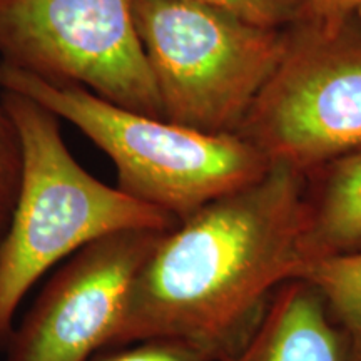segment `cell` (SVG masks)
Listing matches in <instances>:
<instances>
[{
  "instance_id": "cell-1",
  "label": "cell",
  "mask_w": 361,
  "mask_h": 361,
  "mask_svg": "<svg viewBox=\"0 0 361 361\" xmlns=\"http://www.w3.org/2000/svg\"><path fill=\"white\" fill-rule=\"evenodd\" d=\"M306 173L286 162L211 201L164 233L134 278L107 350L176 340L228 361L291 278L305 219Z\"/></svg>"
},
{
  "instance_id": "cell-2",
  "label": "cell",
  "mask_w": 361,
  "mask_h": 361,
  "mask_svg": "<svg viewBox=\"0 0 361 361\" xmlns=\"http://www.w3.org/2000/svg\"><path fill=\"white\" fill-rule=\"evenodd\" d=\"M0 104L22 146L19 194L0 241V348H6L17 310L49 269L107 234L168 233L179 221L87 173L66 146L59 117L34 99L4 90Z\"/></svg>"
},
{
  "instance_id": "cell-3",
  "label": "cell",
  "mask_w": 361,
  "mask_h": 361,
  "mask_svg": "<svg viewBox=\"0 0 361 361\" xmlns=\"http://www.w3.org/2000/svg\"><path fill=\"white\" fill-rule=\"evenodd\" d=\"M0 87L27 96L75 126L109 156L121 191L184 221L211 201L250 186L271 161L236 133L209 134L151 117L0 62Z\"/></svg>"
},
{
  "instance_id": "cell-4",
  "label": "cell",
  "mask_w": 361,
  "mask_h": 361,
  "mask_svg": "<svg viewBox=\"0 0 361 361\" xmlns=\"http://www.w3.org/2000/svg\"><path fill=\"white\" fill-rule=\"evenodd\" d=\"M133 16L162 119L209 134L239 133L290 44L196 0H133Z\"/></svg>"
},
{
  "instance_id": "cell-5",
  "label": "cell",
  "mask_w": 361,
  "mask_h": 361,
  "mask_svg": "<svg viewBox=\"0 0 361 361\" xmlns=\"http://www.w3.org/2000/svg\"><path fill=\"white\" fill-rule=\"evenodd\" d=\"M2 62L162 117L133 0H0Z\"/></svg>"
},
{
  "instance_id": "cell-6",
  "label": "cell",
  "mask_w": 361,
  "mask_h": 361,
  "mask_svg": "<svg viewBox=\"0 0 361 361\" xmlns=\"http://www.w3.org/2000/svg\"><path fill=\"white\" fill-rule=\"evenodd\" d=\"M238 134L303 173L360 149L361 35L313 25L290 39Z\"/></svg>"
},
{
  "instance_id": "cell-7",
  "label": "cell",
  "mask_w": 361,
  "mask_h": 361,
  "mask_svg": "<svg viewBox=\"0 0 361 361\" xmlns=\"http://www.w3.org/2000/svg\"><path fill=\"white\" fill-rule=\"evenodd\" d=\"M162 234L112 233L69 256L13 326L6 361H87L109 348L130 284Z\"/></svg>"
},
{
  "instance_id": "cell-8",
  "label": "cell",
  "mask_w": 361,
  "mask_h": 361,
  "mask_svg": "<svg viewBox=\"0 0 361 361\" xmlns=\"http://www.w3.org/2000/svg\"><path fill=\"white\" fill-rule=\"evenodd\" d=\"M228 361H350V346L322 293L295 278L274 291L250 341Z\"/></svg>"
},
{
  "instance_id": "cell-9",
  "label": "cell",
  "mask_w": 361,
  "mask_h": 361,
  "mask_svg": "<svg viewBox=\"0 0 361 361\" xmlns=\"http://www.w3.org/2000/svg\"><path fill=\"white\" fill-rule=\"evenodd\" d=\"M310 173L316 174V183L310 194L305 192L295 269L361 252V147Z\"/></svg>"
},
{
  "instance_id": "cell-10",
  "label": "cell",
  "mask_w": 361,
  "mask_h": 361,
  "mask_svg": "<svg viewBox=\"0 0 361 361\" xmlns=\"http://www.w3.org/2000/svg\"><path fill=\"white\" fill-rule=\"evenodd\" d=\"M305 279L322 293L350 346V361H361V252L300 264L290 279Z\"/></svg>"
},
{
  "instance_id": "cell-11",
  "label": "cell",
  "mask_w": 361,
  "mask_h": 361,
  "mask_svg": "<svg viewBox=\"0 0 361 361\" xmlns=\"http://www.w3.org/2000/svg\"><path fill=\"white\" fill-rule=\"evenodd\" d=\"M22 176V146L12 117L0 104V241L11 224Z\"/></svg>"
},
{
  "instance_id": "cell-12",
  "label": "cell",
  "mask_w": 361,
  "mask_h": 361,
  "mask_svg": "<svg viewBox=\"0 0 361 361\" xmlns=\"http://www.w3.org/2000/svg\"><path fill=\"white\" fill-rule=\"evenodd\" d=\"M251 24L279 29L306 16L305 0H196Z\"/></svg>"
},
{
  "instance_id": "cell-13",
  "label": "cell",
  "mask_w": 361,
  "mask_h": 361,
  "mask_svg": "<svg viewBox=\"0 0 361 361\" xmlns=\"http://www.w3.org/2000/svg\"><path fill=\"white\" fill-rule=\"evenodd\" d=\"M87 361H209L196 348L176 340H146L101 351Z\"/></svg>"
},
{
  "instance_id": "cell-14",
  "label": "cell",
  "mask_w": 361,
  "mask_h": 361,
  "mask_svg": "<svg viewBox=\"0 0 361 361\" xmlns=\"http://www.w3.org/2000/svg\"><path fill=\"white\" fill-rule=\"evenodd\" d=\"M305 7L314 27L335 30L346 25L351 13L358 11L360 0H305Z\"/></svg>"
},
{
  "instance_id": "cell-15",
  "label": "cell",
  "mask_w": 361,
  "mask_h": 361,
  "mask_svg": "<svg viewBox=\"0 0 361 361\" xmlns=\"http://www.w3.org/2000/svg\"><path fill=\"white\" fill-rule=\"evenodd\" d=\"M358 11L361 12V0H360V7H358Z\"/></svg>"
}]
</instances>
